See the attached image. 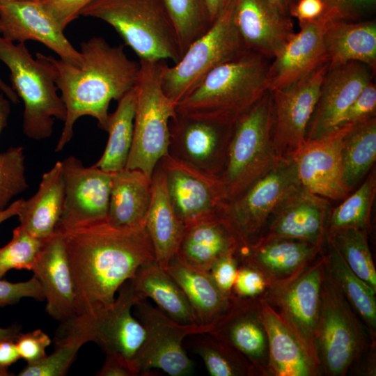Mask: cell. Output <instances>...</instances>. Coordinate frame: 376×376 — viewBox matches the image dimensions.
Here are the masks:
<instances>
[{
    "label": "cell",
    "mask_w": 376,
    "mask_h": 376,
    "mask_svg": "<svg viewBox=\"0 0 376 376\" xmlns=\"http://www.w3.org/2000/svg\"><path fill=\"white\" fill-rule=\"evenodd\" d=\"M55 231L65 244L76 315H95L109 308L120 286L140 267L155 261L145 226L116 227L104 220Z\"/></svg>",
    "instance_id": "obj_1"
},
{
    "label": "cell",
    "mask_w": 376,
    "mask_h": 376,
    "mask_svg": "<svg viewBox=\"0 0 376 376\" xmlns=\"http://www.w3.org/2000/svg\"><path fill=\"white\" fill-rule=\"evenodd\" d=\"M79 65L48 56L54 65L56 85L66 109L61 136L55 148L60 152L73 136L79 118L90 116L107 132L111 100L118 101L136 85L139 61L128 58L124 45H110L102 37H93L81 43Z\"/></svg>",
    "instance_id": "obj_2"
},
{
    "label": "cell",
    "mask_w": 376,
    "mask_h": 376,
    "mask_svg": "<svg viewBox=\"0 0 376 376\" xmlns=\"http://www.w3.org/2000/svg\"><path fill=\"white\" fill-rule=\"evenodd\" d=\"M270 60L246 50L210 71L176 113L234 124L268 91Z\"/></svg>",
    "instance_id": "obj_3"
},
{
    "label": "cell",
    "mask_w": 376,
    "mask_h": 376,
    "mask_svg": "<svg viewBox=\"0 0 376 376\" xmlns=\"http://www.w3.org/2000/svg\"><path fill=\"white\" fill-rule=\"evenodd\" d=\"M36 56L24 42L0 36V61L8 68L11 87L24 103L23 132L41 140L52 135L54 119L64 122L66 109L57 93L54 65L47 55L38 52Z\"/></svg>",
    "instance_id": "obj_4"
},
{
    "label": "cell",
    "mask_w": 376,
    "mask_h": 376,
    "mask_svg": "<svg viewBox=\"0 0 376 376\" xmlns=\"http://www.w3.org/2000/svg\"><path fill=\"white\" fill-rule=\"evenodd\" d=\"M80 16L102 20L119 34L139 60L180 58L175 31L162 0H93Z\"/></svg>",
    "instance_id": "obj_5"
},
{
    "label": "cell",
    "mask_w": 376,
    "mask_h": 376,
    "mask_svg": "<svg viewBox=\"0 0 376 376\" xmlns=\"http://www.w3.org/2000/svg\"><path fill=\"white\" fill-rule=\"evenodd\" d=\"M272 95L268 91L234 124L219 176L227 203L233 200L283 158L272 139Z\"/></svg>",
    "instance_id": "obj_6"
},
{
    "label": "cell",
    "mask_w": 376,
    "mask_h": 376,
    "mask_svg": "<svg viewBox=\"0 0 376 376\" xmlns=\"http://www.w3.org/2000/svg\"><path fill=\"white\" fill-rule=\"evenodd\" d=\"M373 340L333 279L327 258L316 337L322 375H345Z\"/></svg>",
    "instance_id": "obj_7"
},
{
    "label": "cell",
    "mask_w": 376,
    "mask_h": 376,
    "mask_svg": "<svg viewBox=\"0 0 376 376\" xmlns=\"http://www.w3.org/2000/svg\"><path fill=\"white\" fill-rule=\"evenodd\" d=\"M161 62L139 60L133 139L125 166L150 178L162 158L169 155V122L176 114L175 104L162 87Z\"/></svg>",
    "instance_id": "obj_8"
},
{
    "label": "cell",
    "mask_w": 376,
    "mask_h": 376,
    "mask_svg": "<svg viewBox=\"0 0 376 376\" xmlns=\"http://www.w3.org/2000/svg\"><path fill=\"white\" fill-rule=\"evenodd\" d=\"M118 291L109 308L95 315H75L61 322L56 333L97 343L106 355L116 357L135 375H139L137 363L146 331L131 310L135 304L145 299L136 293L130 280L125 282Z\"/></svg>",
    "instance_id": "obj_9"
},
{
    "label": "cell",
    "mask_w": 376,
    "mask_h": 376,
    "mask_svg": "<svg viewBox=\"0 0 376 376\" xmlns=\"http://www.w3.org/2000/svg\"><path fill=\"white\" fill-rule=\"evenodd\" d=\"M234 0L210 29L194 41L173 65L161 62V83L175 105L188 95L214 68L248 50L233 21Z\"/></svg>",
    "instance_id": "obj_10"
},
{
    "label": "cell",
    "mask_w": 376,
    "mask_h": 376,
    "mask_svg": "<svg viewBox=\"0 0 376 376\" xmlns=\"http://www.w3.org/2000/svg\"><path fill=\"white\" fill-rule=\"evenodd\" d=\"M301 186L295 165L288 156L228 202L220 217L237 238L240 247L259 239L281 203Z\"/></svg>",
    "instance_id": "obj_11"
},
{
    "label": "cell",
    "mask_w": 376,
    "mask_h": 376,
    "mask_svg": "<svg viewBox=\"0 0 376 376\" xmlns=\"http://www.w3.org/2000/svg\"><path fill=\"white\" fill-rule=\"evenodd\" d=\"M326 264V253L320 254L299 274L269 287L261 297L278 312L320 370L316 337Z\"/></svg>",
    "instance_id": "obj_12"
},
{
    "label": "cell",
    "mask_w": 376,
    "mask_h": 376,
    "mask_svg": "<svg viewBox=\"0 0 376 376\" xmlns=\"http://www.w3.org/2000/svg\"><path fill=\"white\" fill-rule=\"evenodd\" d=\"M159 164L170 202L185 228L221 215L227 200L218 176L169 154L162 158Z\"/></svg>",
    "instance_id": "obj_13"
},
{
    "label": "cell",
    "mask_w": 376,
    "mask_h": 376,
    "mask_svg": "<svg viewBox=\"0 0 376 376\" xmlns=\"http://www.w3.org/2000/svg\"><path fill=\"white\" fill-rule=\"evenodd\" d=\"M328 68L329 62L291 84L270 91L272 139L280 157L290 155L306 141L308 125Z\"/></svg>",
    "instance_id": "obj_14"
},
{
    "label": "cell",
    "mask_w": 376,
    "mask_h": 376,
    "mask_svg": "<svg viewBox=\"0 0 376 376\" xmlns=\"http://www.w3.org/2000/svg\"><path fill=\"white\" fill-rule=\"evenodd\" d=\"M146 300L134 306L146 331L137 363L139 375H146L151 369H160L171 376L191 373L194 363L182 347L183 340L191 334H206L205 330L197 325L179 324Z\"/></svg>",
    "instance_id": "obj_15"
},
{
    "label": "cell",
    "mask_w": 376,
    "mask_h": 376,
    "mask_svg": "<svg viewBox=\"0 0 376 376\" xmlns=\"http://www.w3.org/2000/svg\"><path fill=\"white\" fill-rule=\"evenodd\" d=\"M234 124L176 113L169 122V154L219 177Z\"/></svg>",
    "instance_id": "obj_16"
},
{
    "label": "cell",
    "mask_w": 376,
    "mask_h": 376,
    "mask_svg": "<svg viewBox=\"0 0 376 376\" xmlns=\"http://www.w3.org/2000/svg\"><path fill=\"white\" fill-rule=\"evenodd\" d=\"M61 162L65 197L55 230L107 220L113 173L86 167L72 155Z\"/></svg>",
    "instance_id": "obj_17"
},
{
    "label": "cell",
    "mask_w": 376,
    "mask_h": 376,
    "mask_svg": "<svg viewBox=\"0 0 376 376\" xmlns=\"http://www.w3.org/2000/svg\"><path fill=\"white\" fill-rule=\"evenodd\" d=\"M349 124L316 139H307L289 157L301 186L308 191L334 201L350 192L343 177L342 145Z\"/></svg>",
    "instance_id": "obj_18"
},
{
    "label": "cell",
    "mask_w": 376,
    "mask_h": 376,
    "mask_svg": "<svg viewBox=\"0 0 376 376\" xmlns=\"http://www.w3.org/2000/svg\"><path fill=\"white\" fill-rule=\"evenodd\" d=\"M373 72L358 61L329 67L308 125L306 139L319 138L338 128L346 110L373 81Z\"/></svg>",
    "instance_id": "obj_19"
},
{
    "label": "cell",
    "mask_w": 376,
    "mask_h": 376,
    "mask_svg": "<svg viewBox=\"0 0 376 376\" xmlns=\"http://www.w3.org/2000/svg\"><path fill=\"white\" fill-rule=\"evenodd\" d=\"M207 334L242 354L260 376H270L268 338L260 297L240 298L234 295L227 311Z\"/></svg>",
    "instance_id": "obj_20"
},
{
    "label": "cell",
    "mask_w": 376,
    "mask_h": 376,
    "mask_svg": "<svg viewBox=\"0 0 376 376\" xmlns=\"http://www.w3.org/2000/svg\"><path fill=\"white\" fill-rule=\"evenodd\" d=\"M3 37L18 42L34 40L54 52L62 61L79 65V51L68 40L42 1L0 0Z\"/></svg>",
    "instance_id": "obj_21"
},
{
    "label": "cell",
    "mask_w": 376,
    "mask_h": 376,
    "mask_svg": "<svg viewBox=\"0 0 376 376\" xmlns=\"http://www.w3.org/2000/svg\"><path fill=\"white\" fill-rule=\"evenodd\" d=\"M233 21L246 49L269 60L295 33L291 17L269 0H234Z\"/></svg>",
    "instance_id": "obj_22"
},
{
    "label": "cell",
    "mask_w": 376,
    "mask_h": 376,
    "mask_svg": "<svg viewBox=\"0 0 376 376\" xmlns=\"http://www.w3.org/2000/svg\"><path fill=\"white\" fill-rule=\"evenodd\" d=\"M330 210L327 198L301 186L281 203L261 237L293 239L323 246Z\"/></svg>",
    "instance_id": "obj_23"
},
{
    "label": "cell",
    "mask_w": 376,
    "mask_h": 376,
    "mask_svg": "<svg viewBox=\"0 0 376 376\" xmlns=\"http://www.w3.org/2000/svg\"><path fill=\"white\" fill-rule=\"evenodd\" d=\"M31 271L40 283L49 316L61 322L76 315L74 281L59 231L44 242Z\"/></svg>",
    "instance_id": "obj_24"
},
{
    "label": "cell",
    "mask_w": 376,
    "mask_h": 376,
    "mask_svg": "<svg viewBox=\"0 0 376 376\" xmlns=\"http://www.w3.org/2000/svg\"><path fill=\"white\" fill-rule=\"evenodd\" d=\"M322 248L297 240L261 237L253 243L239 248L237 254L240 262L258 268L271 287L301 272L321 254Z\"/></svg>",
    "instance_id": "obj_25"
},
{
    "label": "cell",
    "mask_w": 376,
    "mask_h": 376,
    "mask_svg": "<svg viewBox=\"0 0 376 376\" xmlns=\"http://www.w3.org/2000/svg\"><path fill=\"white\" fill-rule=\"evenodd\" d=\"M329 22L320 16L292 36L269 63V91L283 88L328 62L323 36Z\"/></svg>",
    "instance_id": "obj_26"
},
{
    "label": "cell",
    "mask_w": 376,
    "mask_h": 376,
    "mask_svg": "<svg viewBox=\"0 0 376 376\" xmlns=\"http://www.w3.org/2000/svg\"><path fill=\"white\" fill-rule=\"evenodd\" d=\"M268 338L270 376H319V368L278 312L260 297Z\"/></svg>",
    "instance_id": "obj_27"
},
{
    "label": "cell",
    "mask_w": 376,
    "mask_h": 376,
    "mask_svg": "<svg viewBox=\"0 0 376 376\" xmlns=\"http://www.w3.org/2000/svg\"><path fill=\"white\" fill-rule=\"evenodd\" d=\"M151 189V202L145 228L154 249L155 261L166 270L176 255L185 227L170 202L164 173L159 162L152 175Z\"/></svg>",
    "instance_id": "obj_28"
},
{
    "label": "cell",
    "mask_w": 376,
    "mask_h": 376,
    "mask_svg": "<svg viewBox=\"0 0 376 376\" xmlns=\"http://www.w3.org/2000/svg\"><path fill=\"white\" fill-rule=\"evenodd\" d=\"M65 185L61 161L45 173L36 193L23 200L17 216L32 236L46 240L55 232L63 212Z\"/></svg>",
    "instance_id": "obj_29"
},
{
    "label": "cell",
    "mask_w": 376,
    "mask_h": 376,
    "mask_svg": "<svg viewBox=\"0 0 376 376\" xmlns=\"http://www.w3.org/2000/svg\"><path fill=\"white\" fill-rule=\"evenodd\" d=\"M184 291L196 316L198 324L206 334L230 306L231 297L216 285L208 272L192 268L175 256L166 269Z\"/></svg>",
    "instance_id": "obj_30"
},
{
    "label": "cell",
    "mask_w": 376,
    "mask_h": 376,
    "mask_svg": "<svg viewBox=\"0 0 376 376\" xmlns=\"http://www.w3.org/2000/svg\"><path fill=\"white\" fill-rule=\"evenodd\" d=\"M152 196L151 178L138 169L113 173L107 221L116 227H144Z\"/></svg>",
    "instance_id": "obj_31"
},
{
    "label": "cell",
    "mask_w": 376,
    "mask_h": 376,
    "mask_svg": "<svg viewBox=\"0 0 376 376\" xmlns=\"http://www.w3.org/2000/svg\"><path fill=\"white\" fill-rule=\"evenodd\" d=\"M239 247L237 238L219 217L186 228L175 256L192 268L209 272L217 260Z\"/></svg>",
    "instance_id": "obj_32"
},
{
    "label": "cell",
    "mask_w": 376,
    "mask_h": 376,
    "mask_svg": "<svg viewBox=\"0 0 376 376\" xmlns=\"http://www.w3.org/2000/svg\"><path fill=\"white\" fill-rule=\"evenodd\" d=\"M324 45L329 67L358 61L376 68V23L329 21L324 31Z\"/></svg>",
    "instance_id": "obj_33"
},
{
    "label": "cell",
    "mask_w": 376,
    "mask_h": 376,
    "mask_svg": "<svg viewBox=\"0 0 376 376\" xmlns=\"http://www.w3.org/2000/svg\"><path fill=\"white\" fill-rule=\"evenodd\" d=\"M130 280L139 296L152 299L173 320L181 324L199 326L184 291L156 261L140 267Z\"/></svg>",
    "instance_id": "obj_34"
},
{
    "label": "cell",
    "mask_w": 376,
    "mask_h": 376,
    "mask_svg": "<svg viewBox=\"0 0 376 376\" xmlns=\"http://www.w3.org/2000/svg\"><path fill=\"white\" fill-rule=\"evenodd\" d=\"M325 245L327 265L333 279L367 327L371 338L375 340L376 291L348 267L326 234Z\"/></svg>",
    "instance_id": "obj_35"
},
{
    "label": "cell",
    "mask_w": 376,
    "mask_h": 376,
    "mask_svg": "<svg viewBox=\"0 0 376 376\" xmlns=\"http://www.w3.org/2000/svg\"><path fill=\"white\" fill-rule=\"evenodd\" d=\"M343 177L351 191L373 169L376 159V117L349 124L342 145Z\"/></svg>",
    "instance_id": "obj_36"
},
{
    "label": "cell",
    "mask_w": 376,
    "mask_h": 376,
    "mask_svg": "<svg viewBox=\"0 0 376 376\" xmlns=\"http://www.w3.org/2000/svg\"><path fill=\"white\" fill-rule=\"evenodd\" d=\"M118 102L116 109L109 116L107 130L109 137L104 151L94 164L109 173L117 172L126 166L133 139L135 87Z\"/></svg>",
    "instance_id": "obj_37"
},
{
    "label": "cell",
    "mask_w": 376,
    "mask_h": 376,
    "mask_svg": "<svg viewBox=\"0 0 376 376\" xmlns=\"http://www.w3.org/2000/svg\"><path fill=\"white\" fill-rule=\"evenodd\" d=\"M375 193L376 175L375 169H372L354 193L347 196L338 206L331 209L326 233H332L348 228L368 232Z\"/></svg>",
    "instance_id": "obj_38"
},
{
    "label": "cell",
    "mask_w": 376,
    "mask_h": 376,
    "mask_svg": "<svg viewBox=\"0 0 376 376\" xmlns=\"http://www.w3.org/2000/svg\"><path fill=\"white\" fill-rule=\"evenodd\" d=\"M173 24L181 57L213 22L204 0H162Z\"/></svg>",
    "instance_id": "obj_39"
},
{
    "label": "cell",
    "mask_w": 376,
    "mask_h": 376,
    "mask_svg": "<svg viewBox=\"0 0 376 376\" xmlns=\"http://www.w3.org/2000/svg\"><path fill=\"white\" fill-rule=\"evenodd\" d=\"M194 352L202 358L212 376L260 375L242 354L212 336L200 339L195 345Z\"/></svg>",
    "instance_id": "obj_40"
},
{
    "label": "cell",
    "mask_w": 376,
    "mask_h": 376,
    "mask_svg": "<svg viewBox=\"0 0 376 376\" xmlns=\"http://www.w3.org/2000/svg\"><path fill=\"white\" fill-rule=\"evenodd\" d=\"M326 235L348 267L376 291V270L368 242V232L348 228Z\"/></svg>",
    "instance_id": "obj_41"
},
{
    "label": "cell",
    "mask_w": 376,
    "mask_h": 376,
    "mask_svg": "<svg viewBox=\"0 0 376 376\" xmlns=\"http://www.w3.org/2000/svg\"><path fill=\"white\" fill-rule=\"evenodd\" d=\"M54 351L40 361L26 364L19 376H63L86 341L79 337H54Z\"/></svg>",
    "instance_id": "obj_42"
},
{
    "label": "cell",
    "mask_w": 376,
    "mask_h": 376,
    "mask_svg": "<svg viewBox=\"0 0 376 376\" xmlns=\"http://www.w3.org/2000/svg\"><path fill=\"white\" fill-rule=\"evenodd\" d=\"M45 241L32 236L21 226L16 227L11 240L0 248V279L10 269L31 270Z\"/></svg>",
    "instance_id": "obj_43"
},
{
    "label": "cell",
    "mask_w": 376,
    "mask_h": 376,
    "mask_svg": "<svg viewBox=\"0 0 376 376\" xmlns=\"http://www.w3.org/2000/svg\"><path fill=\"white\" fill-rule=\"evenodd\" d=\"M27 187L23 148L12 147L0 153V211Z\"/></svg>",
    "instance_id": "obj_44"
},
{
    "label": "cell",
    "mask_w": 376,
    "mask_h": 376,
    "mask_svg": "<svg viewBox=\"0 0 376 376\" xmlns=\"http://www.w3.org/2000/svg\"><path fill=\"white\" fill-rule=\"evenodd\" d=\"M324 9L320 16L329 21L358 22L375 8L376 0H321Z\"/></svg>",
    "instance_id": "obj_45"
},
{
    "label": "cell",
    "mask_w": 376,
    "mask_h": 376,
    "mask_svg": "<svg viewBox=\"0 0 376 376\" xmlns=\"http://www.w3.org/2000/svg\"><path fill=\"white\" fill-rule=\"evenodd\" d=\"M269 287L265 276L256 267L240 262L233 293L240 298L261 297Z\"/></svg>",
    "instance_id": "obj_46"
},
{
    "label": "cell",
    "mask_w": 376,
    "mask_h": 376,
    "mask_svg": "<svg viewBox=\"0 0 376 376\" xmlns=\"http://www.w3.org/2000/svg\"><path fill=\"white\" fill-rule=\"evenodd\" d=\"M376 86L371 81L343 114L338 128L347 124H357L375 117Z\"/></svg>",
    "instance_id": "obj_47"
},
{
    "label": "cell",
    "mask_w": 376,
    "mask_h": 376,
    "mask_svg": "<svg viewBox=\"0 0 376 376\" xmlns=\"http://www.w3.org/2000/svg\"><path fill=\"white\" fill-rule=\"evenodd\" d=\"M44 301L45 296L38 279L33 275L26 281L11 283L0 279V306L14 304L22 298Z\"/></svg>",
    "instance_id": "obj_48"
},
{
    "label": "cell",
    "mask_w": 376,
    "mask_h": 376,
    "mask_svg": "<svg viewBox=\"0 0 376 376\" xmlns=\"http://www.w3.org/2000/svg\"><path fill=\"white\" fill-rule=\"evenodd\" d=\"M15 342L20 358L27 364H33L47 356L45 351L51 344V339L46 333L38 329L25 334L20 333Z\"/></svg>",
    "instance_id": "obj_49"
},
{
    "label": "cell",
    "mask_w": 376,
    "mask_h": 376,
    "mask_svg": "<svg viewBox=\"0 0 376 376\" xmlns=\"http://www.w3.org/2000/svg\"><path fill=\"white\" fill-rule=\"evenodd\" d=\"M237 252H230L219 258L208 272L218 288L229 297L233 295V285L240 265Z\"/></svg>",
    "instance_id": "obj_50"
},
{
    "label": "cell",
    "mask_w": 376,
    "mask_h": 376,
    "mask_svg": "<svg viewBox=\"0 0 376 376\" xmlns=\"http://www.w3.org/2000/svg\"><path fill=\"white\" fill-rule=\"evenodd\" d=\"M93 0H47L42 1L64 31L66 26L80 16L81 11Z\"/></svg>",
    "instance_id": "obj_51"
},
{
    "label": "cell",
    "mask_w": 376,
    "mask_h": 376,
    "mask_svg": "<svg viewBox=\"0 0 376 376\" xmlns=\"http://www.w3.org/2000/svg\"><path fill=\"white\" fill-rule=\"evenodd\" d=\"M324 9L321 0H297L289 10L290 17H295L299 26L319 17Z\"/></svg>",
    "instance_id": "obj_52"
},
{
    "label": "cell",
    "mask_w": 376,
    "mask_h": 376,
    "mask_svg": "<svg viewBox=\"0 0 376 376\" xmlns=\"http://www.w3.org/2000/svg\"><path fill=\"white\" fill-rule=\"evenodd\" d=\"M97 376H136L134 373L116 357L106 355L105 361L96 373Z\"/></svg>",
    "instance_id": "obj_53"
},
{
    "label": "cell",
    "mask_w": 376,
    "mask_h": 376,
    "mask_svg": "<svg viewBox=\"0 0 376 376\" xmlns=\"http://www.w3.org/2000/svg\"><path fill=\"white\" fill-rule=\"evenodd\" d=\"M20 359L15 339L0 340V367L8 368Z\"/></svg>",
    "instance_id": "obj_54"
},
{
    "label": "cell",
    "mask_w": 376,
    "mask_h": 376,
    "mask_svg": "<svg viewBox=\"0 0 376 376\" xmlns=\"http://www.w3.org/2000/svg\"><path fill=\"white\" fill-rule=\"evenodd\" d=\"M214 22L233 0H204Z\"/></svg>",
    "instance_id": "obj_55"
},
{
    "label": "cell",
    "mask_w": 376,
    "mask_h": 376,
    "mask_svg": "<svg viewBox=\"0 0 376 376\" xmlns=\"http://www.w3.org/2000/svg\"><path fill=\"white\" fill-rule=\"evenodd\" d=\"M10 112V104L8 97L0 93V133L7 125Z\"/></svg>",
    "instance_id": "obj_56"
},
{
    "label": "cell",
    "mask_w": 376,
    "mask_h": 376,
    "mask_svg": "<svg viewBox=\"0 0 376 376\" xmlns=\"http://www.w3.org/2000/svg\"><path fill=\"white\" fill-rule=\"evenodd\" d=\"M23 200V198L17 200L9 205L6 209L0 211V224L17 214Z\"/></svg>",
    "instance_id": "obj_57"
},
{
    "label": "cell",
    "mask_w": 376,
    "mask_h": 376,
    "mask_svg": "<svg viewBox=\"0 0 376 376\" xmlns=\"http://www.w3.org/2000/svg\"><path fill=\"white\" fill-rule=\"evenodd\" d=\"M3 30V26L0 20V33ZM0 91L8 98L10 101L13 103H17L19 102V97L15 91L11 86L6 84L4 81L0 77Z\"/></svg>",
    "instance_id": "obj_58"
},
{
    "label": "cell",
    "mask_w": 376,
    "mask_h": 376,
    "mask_svg": "<svg viewBox=\"0 0 376 376\" xmlns=\"http://www.w3.org/2000/svg\"><path fill=\"white\" fill-rule=\"evenodd\" d=\"M20 333V327L17 324H13L6 328L0 327V340L6 338L15 339Z\"/></svg>",
    "instance_id": "obj_59"
},
{
    "label": "cell",
    "mask_w": 376,
    "mask_h": 376,
    "mask_svg": "<svg viewBox=\"0 0 376 376\" xmlns=\"http://www.w3.org/2000/svg\"><path fill=\"white\" fill-rule=\"evenodd\" d=\"M272 4L276 7L285 15H289L290 6L297 0H269Z\"/></svg>",
    "instance_id": "obj_60"
},
{
    "label": "cell",
    "mask_w": 376,
    "mask_h": 376,
    "mask_svg": "<svg viewBox=\"0 0 376 376\" xmlns=\"http://www.w3.org/2000/svg\"><path fill=\"white\" fill-rule=\"evenodd\" d=\"M13 375L12 373L8 370V368L0 367V376Z\"/></svg>",
    "instance_id": "obj_61"
},
{
    "label": "cell",
    "mask_w": 376,
    "mask_h": 376,
    "mask_svg": "<svg viewBox=\"0 0 376 376\" xmlns=\"http://www.w3.org/2000/svg\"><path fill=\"white\" fill-rule=\"evenodd\" d=\"M13 1H45L47 0H6Z\"/></svg>",
    "instance_id": "obj_62"
}]
</instances>
